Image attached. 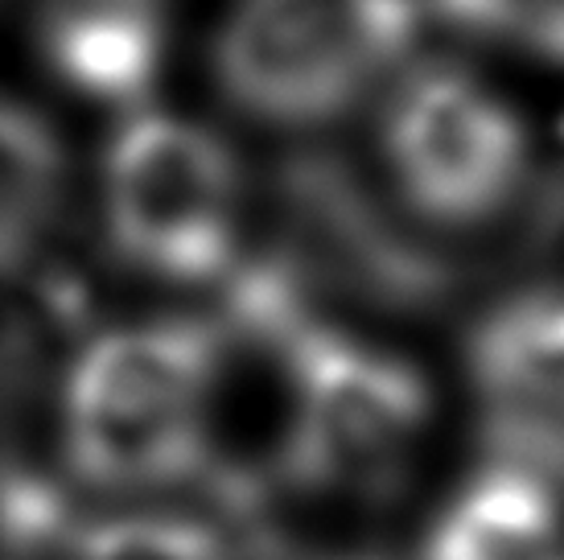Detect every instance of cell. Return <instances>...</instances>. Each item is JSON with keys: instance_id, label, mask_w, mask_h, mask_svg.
<instances>
[{"instance_id": "12", "label": "cell", "mask_w": 564, "mask_h": 560, "mask_svg": "<svg viewBox=\"0 0 564 560\" xmlns=\"http://www.w3.org/2000/svg\"><path fill=\"white\" fill-rule=\"evenodd\" d=\"M79 560H223V548L182 519H111L83 531Z\"/></svg>"}, {"instance_id": "3", "label": "cell", "mask_w": 564, "mask_h": 560, "mask_svg": "<svg viewBox=\"0 0 564 560\" xmlns=\"http://www.w3.org/2000/svg\"><path fill=\"white\" fill-rule=\"evenodd\" d=\"M293 441L284 483L383 498L404 478L429 424V388L404 358L371 351L301 310L289 322Z\"/></svg>"}, {"instance_id": "10", "label": "cell", "mask_w": 564, "mask_h": 560, "mask_svg": "<svg viewBox=\"0 0 564 560\" xmlns=\"http://www.w3.org/2000/svg\"><path fill=\"white\" fill-rule=\"evenodd\" d=\"M63 198V149L46 120L0 95V272L25 260Z\"/></svg>"}, {"instance_id": "2", "label": "cell", "mask_w": 564, "mask_h": 560, "mask_svg": "<svg viewBox=\"0 0 564 560\" xmlns=\"http://www.w3.org/2000/svg\"><path fill=\"white\" fill-rule=\"evenodd\" d=\"M416 25V0H236L215 78L264 125H322L404 58Z\"/></svg>"}, {"instance_id": "11", "label": "cell", "mask_w": 564, "mask_h": 560, "mask_svg": "<svg viewBox=\"0 0 564 560\" xmlns=\"http://www.w3.org/2000/svg\"><path fill=\"white\" fill-rule=\"evenodd\" d=\"M437 13L490 42H507L564 66V0H433Z\"/></svg>"}, {"instance_id": "1", "label": "cell", "mask_w": 564, "mask_h": 560, "mask_svg": "<svg viewBox=\"0 0 564 560\" xmlns=\"http://www.w3.org/2000/svg\"><path fill=\"white\" fill-rule=\"evenodd\" d=\"M227 338L203 322L111 330L66 388V453L87 483L141 491L186 478L210 450Z\"/></svg>"}, {"instance_id": "7", "label": "cell", "mask_w": 564, "mask_h": 560, "mask_svg": "<svg viewBox=\"0 0 564 560\" xmlns=\"http://www.w3.org/2000/svg\"><path fill=\"white\" fill-rule=\"evenodd\" d=\"M470 371L486 400V450L499 466L564 486V293H523L470 334Z\"/></svg>"}, {"instance_id": "4", "label": "cell", "mask_w": 564, "mask_h": 560, "mask_svg": "<svg viewBox=\"0 0 564 560\" xmlns=\"http://www.w3.org/2000/svg\"><path fill=\"white\" fill-rule=\"evenodd\" d=\"M243 182L231 149L177 116L128 120L104 161L111 248L141 272L206 280L236 256Z\"/></svg>"}, {"instance_id": "5", "label": "cell", "mask_w": 564, "mask_h": 560, "mask_svg": "<svg viewBox=\"0 0 564 560\" xmlns=\"http://www.w3.org/2000/svg\"><path fill=\"white\" fill-rule=\"evenodd\" d=\"M383 157L404 203L441 227H478L519 198L528 137L482 78L449 63L416 66L383 108Z\"/></svg>"}, {"instance_id": "6", "label": "cell", "mask_w": 564, "mask_h": 560, "mask_svg": "<svg viewBox=\"0 0 564 560\" xmlns=\"http://www.w3.org/2000/svg\"><path fill=\"white\" fill-rule=\"evenodd\" d=\"M284 256L293 277L329 280L388 310H433L457 289V265L359 182L343 157L301 153L276 177Z\"/></svg>"}, {"instance_id": "9", "label": "cell", "mask_w": 564, "mask_h": 560, "mask_svg": "<svg viewBox=\"0 0 564 560\" xmlns=\"http://www.w3.org/2000/svg\"><path fill=\"white\" fill-rule=\"evenodd\" d=\"M424 560H564L561 491L495 462L433 528Z\"/></svg>"}, {"instance_id": "8", "label": "cell", "mask_w": 564, "mask_h": 560, "mask_svg": "<svg viewBox=\"0 0 564 560\" xmlns=\"http://www.w3.org/2000/svg\"><path fill=\"white\" fill-rule=\"evenodd\" d=\"M37 42L66 87L104 104H132L158 83L161 0H42Z\"/></svg>"}]
</instances>
